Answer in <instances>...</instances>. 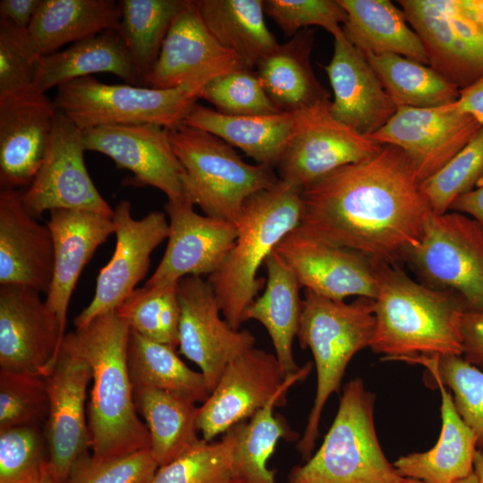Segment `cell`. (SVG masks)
I'll use <instances>...</instances> for the list:
<instances>
[{"label":"cell","mask_w":483,"mask_h":483,"mask_svg":"<svg viewBox=\"0 0 483 483\" xmlns=\"http://www.w3.org/2000/svg\"><path fill=\"white\" fill-rule=\"evenodd\" d=\"M301 199L298 233L393 266L405 261L433 213L410 160L392 145L325 175Z\"/></svg>","instance_id":"obj_1"},{"label":"cell","mask_w":483,"mask_h":483,"mask_svg":"<svg viewBox=\"0 0 483 483\" xmlns=\"http://www.w3.org/2000/svg\"><path fill=\"white\" fill-rule=\"evenodd\" d=\"M130 331L114 310L72 332L92 370L88 425L96 459L150 449L149 432L137 412L128 368Z\"/></svg>","instance_id":"obj_2"},{"label":"cell","mask_w":483,"mask_h":483,"mask_svg":"<svg viewBox=\"0 0 483 483\" xmlns=\"http://www.w3.org/2000/svg\"><path fill=\"white\" fill-rule=\"evenodd\" d=\"M466 311L458 294L416 282L398 266L379 263L369 348L384 360L462 356L461 320Z\"/></svg>","instance_id":"obj_3"},{"label":"cell","mask_w":483,"mask_h":483,"mask_svg":"<svg viewBox=\"0 0 483 483\" xmlns=\"http://www.w3.org/2000/svg\"><path fill=\"white\" fill-rule=\"evenodd\" d=\"M302 190L284 181L250 197L237 225L235 243L208 277L224 318L241 329L247 308L257 298L265 278L258 271L277 244L296 230L302 216Z\"/></svg>","instance_id":"obj_4"},{"label":"cell","mask_w":483,"mask_h":483,"mask_svg":"<svg viewBox=\"0 0 483 483\" xmlns=\"http://www.w3.org/2000/svg\"><path fill=\"white\" fill-rule=\"evenodd\" d=\"M376 326L374 300L357 297L352 302L335 301L305 290L296 337L309 349L317 371V389L307 424L296 448L309 460L318 436L323 409L340 391L353 356L369 347Z\"/></svg>","instance_id":"obj_5"},{"label":"cell","mask_w":483,"mask_h":483,"mask_svg":"<svg viewBox=\"0 0 483 483\" xmlns=\"http://www.w3.org/2000/svg\"><path fill=\"white\" fill-rule=\"evenodd\" d=\"M238 68H211L170 89L106 84L89 76L59 86L53 101L57 111L80 130L131 124H155L171 130L183 123L210 80Z\"/></svg>","instance_id":"obj_6"},{"label":"cell","mask_w":483,"mask_h":483,"mask_svg":"<svg viewBox=\"0 0 483 483\" xmlns=\"http://www.w3.org/2000/svg\"><path fill=\"white\" fill-rule=\"evenodd\" d=\"M375 399L360 377L345 384L320 447L292 470L287 483H406L378 441Z\"/></svg>","instance_id":"obj_7"},{"label":"cell","mask_w":483,"mask_h":483,"mask_svg":"<svg viewBox=\"0 0 483 483\" xmlns=\"http://www.w3.org/2000/svg\"><path fill=\"white\" fill-rule=\"evenodd\" d=\"M174 151L185 169L187 199L206 216L239 224L246 200L273 187V167L245 162L232 146L186 124L168 130Z\"/></svg>","instance_id":"obj_8"},{"label":"cell","mask_w":483,"mask_h":483,"mask_svg":"<svg viewBox=\"0 0 483 483\" xmlns=\"http://www.w3.org/2000/svg\"><path fill=\"white\" fill-rule=\"evenodd\" d=\"M405 261L422 284L458 294L468 311L483 312V227L474 218L432 213Z\"/></svg>","instance_id":"obj_9"},{"label":"cell","mask_w":483,"mask_h":483,"mask_svg":"<svg viewBox=\"0 0 483 483\" xmlns=\"http://www.w3.org/2000/svg\"><path fill=\"white\" fill-rule=\"evenodd\" d=\"M44 377L49 399L44 425L48 468L56 483H65L73 463L90 447L85 402L92 370L72 332L64 335L56 360Z\"/></svg>","instance_id":"obj_10"},{"label":"cell","mask_w":483,"mask_h":483,"mask_svg":"<svg viewBox=\"0 0 483 483\" xmlns=\"http://www.w3.org/2000/svg\"><path fill=\"white\" fill-rule=\"evenodd\" d=\"M84 151L81 130L57 111L41 165L23 191V206L33 217L54 209L88 210L113 217L114 209L87 171Z\"/></svg>","instance_id":"obj_11"},{"label":"cell","mask_w":483,"mask_h":483,"mask_svg":"<svg viewBox=\"0 0 483 483\" xmlns=\"http://www.w3.org/2000/svg\"><path fill=\"white\" fill-rule=\"evenodd\" d=\"M330 99L303 111L301 125L276 165L280 180L301 190L333 171L366 159L382 145L337 121Z\"/></svg>","instance_id":"obj_12"},{"label":"cell","mask_w":483,"mask_h":483,"mask_svg":"<svg viewBox=\"0 0 483 483\" xmlns=\"http://www.w3.org/2000/svg\"><path fill=\"white\" fill-rule=\"evenodd\" d=\"M456 102L429 108L399 106L370 137L381 145L402 150L422 182L447 164L482 127Z\"/></svg>","instance_id":"obj_13"},{"label":"cell","mask_w":483,"mask_h":483,"mask_svg":"<svg viewBox=\"0 0 483 483\" xmlns=\"http://www.w3.org/2000/svg\"><path fill=\"white\" fill-rule=\"evenodd\" d=\"M113 221L116 238L114 254L98 274L92 301L74 318L76 329L117 309L145 277L152 251L169 234L164 212L151 211L136 219L128 200H121L115 206Z\"/></svg>","instance_id":"obj_14"},{"label":"cell","mask_w":483,"mask_h":483,"mask_svg":"<svg viewBox=\"0 0 483 483\" xmlns=\"http://www.w3.org/2000/svg\"><path fill=\"white\" fill-rule=\"evenodd\" d=\"M181 306L179 352L194 362L212 391L227 365L254 347L256 337L224 318L208 280L189 275L178 282Z\"/></svg>","instance_id":"obj_15"},{"label":"cell","mask_w":483,"mask_h":483,"mask_svg":"<svg viewBox=\"0 0 483 483\" xmlns=\"http://www.w3.org/2000/svg\"><path fill=\"white\" fill-rule=\"evenodd\" d=\"M81 133L85 150L102 153L118 168L133 174L131 185L155 187L169 201H189L184 189L186 172L167 129L155 124L106 125L81 130Z\"/></svg>","instance_id":"obj_16"},{"label":"cell","mask_w":483,"mask_h":483,"mask_svg":"<svg viewBox=\"0 0 483 483\" xmlns=\"http://www.w3.org/2000/svg\"><path fill=\"white\" fill-rule=\"evenodd\" d=\"M63 340L59 319L39 292L0 285V370L46 377Z\"/></svg>","instance_id":"obj_17"},{"label":"cell","mask_w":483,"mask_h":483,"mask_svg":"<svg viewBox=\"0 0 483 483\" xmlns=\"http://www.w3.org/2000/svg\"><path fill=\"white\" fill-rule=\"evenodd\" d=\"M274 250L305 290L335 301L349 296L376 298L380 262L358 251L311 239L296 230Z\"/></svg>","instance_id":"obj_18"},{"label":"cell","mask_w":483,"mask_h":483,"mask_svg":"<svg viewBox=\"0 0 483 483\" xmlns=\"http://www.w3.org/2000/svg\"><path fill=\"white\" fill-rule=\"evenodd\" d=\"M286 377L275 354L253 347L237 356L198 408L202 438L212 441L250 419L271 400Z\"/></svg>","instance_id":"obj_19"},{"label":"cell","mask_w":483,"mask_h":483,"mask_svg":"<svg viewBox=\"0 0 483 483\" xmlns=\"http://www.w3.org/2000/svg\"><path fill=\"white\" fill-rule=\"evenodd\" d=\"M165 210L169 217L166 249L144 286H165L185 276L215 273L235 243L237 226L196 213L189 201L167 200Z\"/></svg>","instance_id":"obj_20"},{"label":"cell","mask_w":483,"mask_h":483,"mask_svg":"<svg viewBox=\"0 0 483 483\" xmlns=\"http://www.w3.org/2000/svg\"><path fill=\"white\" fill-rule=\"evenodd\" d=\"M428 65L459 89L483 77V29L445 10L438 0H401Z\"/></svg>","instance_id":"obj_21"},{"label":"cell","mask_w":483,"mask_h":483,"mask_svg":"<svg viewBox=\"0 0 483 483\" xmlns=\"http://www.w3.org/2000/svg\"><path fill=\"white\" fill-rule=\"evenodd\" d=\"M57 109L36 89L0 98V186H30L43 161Z\"/></svg>","instance_id":"obj_22"},{"label":"cell","mask_w":483,"mask_h":483,"mask_svg":"<svg viewBox=\"0 0 483 483\" xmlns=\"http://www.w3.org/2000/svg\"><path fill=\"white\" fill-rule=\"evenodd\" d=\"M333 38V56L322 66L334 93L330 112L337 121L370 136L390 120L397 106L365 55L347 39L343 29Z\"/></svg>","instance_id":"obj_23"},{"label":"cell","mask_w":483,"mask_h":483,"mask_svg":"<svg viewBox=\"0 0 483 483\" xmlns=\"http://www.w3.org/2000/svg\"><path fill=\"white\" fill-rule=\"evenodd\" d=\"M55 250L47 225L23 206V191H0V285L21 284L47 293Z\"/></svg>","instance_id":"obj_24"},{"label":"cell","mask_w":483,"mask_h":483,"mask_svg":"<svg viewBox=\"0 0 483 483\" xmlns=\"http://www.w3.org/2000/svg\"><path fill=\"white\" fill-rule=\"evenodd\" d=\"M47 222L55 250L51 285L46 303L57 316L64 337L72 292L97 249L114 233L113 217L88 210L54 209Z\"/></svg>","instance_id":"obj_25"},{"label":"cell","mask_w":483,"mask_h":483,"mask_svg":"<svg viewBox=\"0 0 483 483\" xmlns=\"http://www.w3.org/2000/svg\"><path fill=\"white\" fill-rule=\"evenodd\" d=\"M218 66L242 64L209 31L201 17L199 2L187 0L168 30L146 85L154 89L178 87Z\"/></svg>","instance_id":"obj_26"},{"label":"cell","mask_w":483,"mask_h":483,"mask_svg":"<svg viewBox=\"0 0 483 483\" xmlns=\"http://www.w3.org/2000/svg\"><path fill=\"white\" fill-rule=\"evenodd\" d=\"M303 111L228 115L196 103L183 124L211 133L240 148L258 165L275 168L297 132Z\"/></svg>","instance_id":"obj_27"},{"label":"cell","mask_w":483,"mask_h":483,"mask_svg":"<svg viewBox=\"0 0 483 483\" xmlns=\"http://www.w3.org/2000/svg\"><path fill=\"white\" fill-rule=\"evenodd\" d=\"M441 395L442 426L429 450L400 456L393 464L399 475L424 483H453L473 473L477 438L459 415L451 392L437 378H425Z\"/></svg>","instance_id":"obj_28"},{"label":"cell","mask_w":483,"mask_h":483,"mask_svg":"<svg viewBox=\"0 0 483 483\" xmlns=\"http://www.w3.org/2000/svg\"><path fill=\"white\" fill-rule=\"evenodd\" d=\"M97 72L112 73L128 84L140 80L126 45L118 30H107L70 45L38 59L34 89H50Z\"/></svg>","instance_id":"obj_29"},{"label":"cell","mask_w":483,"mask_h":483,"mask_svg":"<svg viewBox=\"0 0 483 483\" xmlns=\"http://www.w3.org/2000/svg\"><path fill=\"white\" fill-rule=\"evenodd\" d=\"M314 36L313 29L301 30L256 65L264 89L283 112L305 110L329 99L310 64Z\"/></svg>","instance_id":"obj_30"},{"label":"cell","mask_w":483,"mask_h":483,"mask_svg":"<svg viewBox=\"0 0 483 483\" xmlns=\"http://www.w3.org/2000/svg\"><path fill=\"white\" fill-rule=\"evenodd\" d=\"M122 8L114 0H42L28 30L38 57L107 30H118Z\"/></svg>","instance_id":"obj_31"},{"label":"cell","mask_w":483,"mask_h":483,"mask_svg":"<svg viewBox=\"0 0 483 483\" xmlns=\"http://www.w3.org/2000/svg\"><path fill=\"white\" fill-rule=\"evenodd\" d=\"M312 369L310 361L286 377L271 400L258 411L249 421L238 424V435L233 449L232 483H277L275 471L267 462L280 439L296 441L294 432L284 417L275 415V407L284 405L289 388L307 377Z\"/></svg>","instance_id":"obj_32"},{"label":"cell","mask_w":483,"mask_h":483,"mask_svg":"<svg viewBox=\"0 0 483 483\" xmlns=\"http://www.w3.org/2000/svg\"><path fill=\"white\" fill-rule=\"evenodd\" d=\"M267 283L262 295L257 297L244 313V322L258 321L268 333L275 355L288 376L300 369L292 353L302 309L300 285L293 273L273 250L265 261Z\"/></svg>","instance_id":"obj_33"},{"label":"cell","mask_w":483,"mask_h":483,"mask_svg":"<svg viewBox=\"0 0 483 483\" xmlns=\"http://www.w3.org/2000/svg\"><path fill=\"white\" fill-rule=\"evenodd\" d=\"M346 13L342 29L364 55L395 54L428 65L425 47L402 10L388 0H338Z\"/></svg>","instance_id":"obj_34"},{"label":"cell","mask_w":483,"mask_h":483,"mask_svg":"<svg viewBox=\"0 0 483 483\" xmlns=\"http://www.w3.org/2000/svg\"><path fill=\"white\" fill-rule=\"evenodd\" d=\"M201 17L218 43L243 68L252 69L279 43L265 21L264 0H198Z\"/></svg>","instance_id":"obj_35"},{"label":"cell","mask_w":483,"mask_h":483,"mask_svg":"<svg viewBox=\"0 0 483 483\" xmlns=\"http://www.w3.org/2000/svg\"><path fill=\"white\" fill-rule=\"evenodd\" d=\"M136 410L148 429L150 450L158 467L178 457L198 436L194 402L142 384H132Z\"/></svg>","instance_id":"obj_36"},{"label":"cell","mask_w":483,"mask_h":483,"mask_svg":"<svg viewBox=\"0 0 483 483\" xmlns=\"http://www.w3.org/2000/svg\"><path fill=\"white\" fill-rule=\"evenodd\" d=\"M175 350L131 329L128 368L132 384L147 385L203 403L211 393L205 377L190 369Z\"/></svg>","instance_id":"obj_37"},{"label":"cell","mask_w":483,"mask_h":483,"mask_svg":"<svg viewBox=\"0 0 483 483\" xmlns=\"http://www.w3.org/2000/svg\"><path fill=\"white\" fill-rule=\"evenodd\" d=\"M365 56L397 107H436L459 98L460 89L429 65L395 54Z\"/></svg>","instance_id":"obj_38"},{"label":"cell","mask_w":483,"mask_h":483,"mask_svg":"<svg viewBox=\"0 0 483 483\" xmlns=\"http://www.w3.org/2000/svg\"><path fill=\"white\" fill-rule=\"evenodd\" d=\"M187 0H122L119 33L145 84L168 30Z\"/></svg>","instance_id":"obj_39"},{"label":"cell","mask_w":483,"mask_h":483,"mask_svg":"<svg viewBox=\"0 0 483 483\" xmlns=\"http://www.w3.org/2000/svg\"><path fill=\"white\" fill-rule=\"evenodd\" d=\"M130 328L174 349L179 345L178 283L135 289L115 310Z\"/></svg>","instance_id":"obj_40"},{"label":"cell","mask_w":483,"mask_h":483,"mask_svg":"<svg viewBox=\"0 0 483 483\" xmlns=\"http://www.w3.org/2000/svg\"><path fill=\"white\" fill-rule=\"evenodd\" d=\"M238 424L217 441L199 438L178 457L158 467L148 483H232Z\"/></svg>","instance_id":"obj_41"},{"label":"cell","mask_w":483,"mask_h":483,"mask_svg":"<svg viewBox=\"0 0 483 483\" xmlns=\"http://www.w3.org/2000/svg\"><path fill=\"white\" fill-rule=\"evenodd\" d=\"M403 361L423 365L428 377L449 387L455 408L483 450V371L459 355H421Z\"/></svg>","instance_id":"obj_42"},{"label":"cell","mask_w":483,"mask_h":483,"mask_svg":"<svg viewBox=\"0 0 483 483\" xmlns=\"http://www.w3.org/2000/svg\"><path fill=\"white\" fill-rule=\"evenodd\" d=\"M483 184V126L447 164L420 182L433 213L449 211L452 203Z\"/></svg>","instance_id":"obj_43"},{"label":"cell","mask_w":483,"mask_h":483,"mask_svg":"<svg viewBox=\"0 0 483 483\" xmlns=\"http://www.w3.org/2000/svg\"><path fill=\"white\" fill-rule=\"evenodd\" d=\"M202 98L228 115H260L283 112L268 97L252 69L240 67L210 80L200 90Z\"/></svg>","instance_id":"obj_44"},{"label":"cell","mask_w":483,"mask_h":483,"mask_svg":"<svg viewBox=\"0 0 483 483\" xmlns=\"http://www.w3.org/2000/svg\"><path fill=\"white\" fill-rule=\"evenodd\" d=\"M48 410V393L43 376L0 370V430L42 427Z\"/></svg>","instance_id":"obj_45"},{"label":"cell","mask_w":483,"mask_h":483,"mask_svg":"<svg viewBox=\"0 0 483 483\" xmlns=\"http://www.w3.org/2000/svg\"><path fill=\"white\" fill-rule=\"evenodd\" d=\"M48 469V448L40 426L0 430V483H38Z\"/></svg>","instance_id":"obj_46"},{"label":"cell","mask_w":483,"mask_h":483,"mask_svg":"<svg viewBox=\"0 0 483 483\" xmlns=\"http://www.w3.org/2000/svg\"><path fill=\"white\" fill-rule=\"evenodd\" d=\"M157 469L150 449L106 460L88 453L73 463L65 483H148Z\"/></svg>","instance_id":"obj_47"},{"label":"cell","mask_w":483,"mask_h":483,"mask_svg":"<svg viewBox=\"0 0 483 483\" xmlns=\"http://www.w3.org/2000/svg\"><path fill=\"white\" fill-rule=\"evenodd\" d=\"M38 57L27 33L0 18V98L34 89Z\"/></svg>","instance_id":"obj_48"},{"label":"cell","mask_w":483,"mask_h":483,"mask_svg":"<svg viewBox=\"0 0 483 483\" xmlns=\"http://www.w3.org/2000/svg\"><path fill=\"white\" fill-rule=\"evenodd\" d=\"M264 11L290 38L310 26L322 27L333 36L346 20L338 0H264Z\"/></svg>","instance_id":"obj_49"},{"label":"cell","mask_w":483,"mask_h":483,"mask_svg":"<svg viewBox=\"0 0 483 483\" xmlns=\"http://www.w3.org/2000/svg\"><path fill=\"white\" fill-rule=\"evenodd\" d=\"M462 357L483 371V312L466 311L461 320Z\"/></svg>","instance_id":"obj_50"},{"label":"cell","mask_w":483,"mask_h":483,"mask_svg":"<svg viewBox=\"0 0 483 483\" xmlns=\"http://www.w3.org/2000/svg\"><path fill=\"white\" fill-rule=\"evenodd\" d=\"M42 0H1L0 18L21 30H28Z\"/></svg>","instance_id":"obj_51"},{"label":"cell","mask_w":483,"mask_h":483,"mask_svg":"<svg viewBox=\"0 0 483 483\" xmlns=\"http://www.w3.org/2000/svg\"><path fill=\"white\" fill-rule=\"evenodd\" d=\"M458 107L476 118L483 126V77L470 86L460 89Z\"/></svg>","instance_id":"obj_52"},{"label":"cell","mask_w":483,"mask_h":483,"mask_svg":"<svg viewBox=\"0 0 483 483\" xmlns=\"http://www.w3.org/2000/svg\"><path fill=\"white\" fill-rule=\"evenodd\" d=\"M449 211L467 215L478 221L483 227V184L458 197L452 203Z\"/></svg>","instance_id":"obj_53"},{"label":"cell","mask_w":483,"mask_h":483,"mask_svg":"<svg viewBox=\"0 0 483 483\" xmlns=\"http://www.w3.org/2000/svg\"><path fill=\"white\" fill-rule=\"evenodd\" d=\"M440 5L483 29V0H439Z\"/></svg>","instance_id":"obj_54"},{"label":"cell","mask_w":483,"mask_h":483,"mask_svg":"<svg viewBox=\"0 0 483 483\" xmlns=\"http://www.w3.org/2000/svg\"><path fill=\"white\" fill-rule=\"evenodd\" d=\"M473 471L478 483H483V450L478 449L474 456Z\"/></svg>","instance_id":"obj_55"},{"label":"cell","mask_w":483,"mask_h":483,"mask_svg":"<svg viewBox=\"0 0 483 483\" xmlns=\"http://www.w3.org/2000/svg\"><path fill=\"white\" fill-rule=\"evenodd\" d=\"M406 483H424L420 480L413 479H406ZM453 483H478L477 478L474 474V471L470 476L460 479L458 481H455Z\"/></svg>","instance_id":"obj_56"},{"label":"cell","mask_w":483,"mask_h":483,"mask_svg":"<svg viewBox=\"0 0 483 483\" xmlns=\"http://www.w3.org/2000/svg\"><path fill=\"white\" fill-rule=\"evenodd\" d=\"M38 483H56L49 471V468L45 471Z\"/></svg>","instance_id":"obj_57"}]
</instances>
